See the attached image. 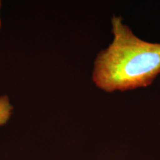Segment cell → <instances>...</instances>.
Masks as SVG:
<instances>
[{
    "instance_id": "cell-1",
    "label": "cell",
    "mask_w": 160,
    "mask_h": 160,
    "mask_svg": "<svg viewBox=\"0 0 160 160\" xmlns=\"http://www.w3.org/2000/svg\"><path fill=\"white\" fill-rule=\"evenodd\" d=\"M111 22L113 42L96 58L93 82L106 92L151 85L160 73V43L139 39L120 17L113 16Z\"/></svg>"
},
{
    "instance_id": "cell-2",
    "label": "cell",
    "mask_w": 160,
    "mask_h": 160,
    "mask_svg": "<svg viewBox=\"0 0 160 160\" xmlns=\"http://www.w3.org/2000/svg\"><path fill=\"white\" fill-rule=\"evenodd\" d=\"M0 7H1V1H0ZM1 25H2V24H1V19H0V28H1Z\"/></svg>"
}]
</instances>
